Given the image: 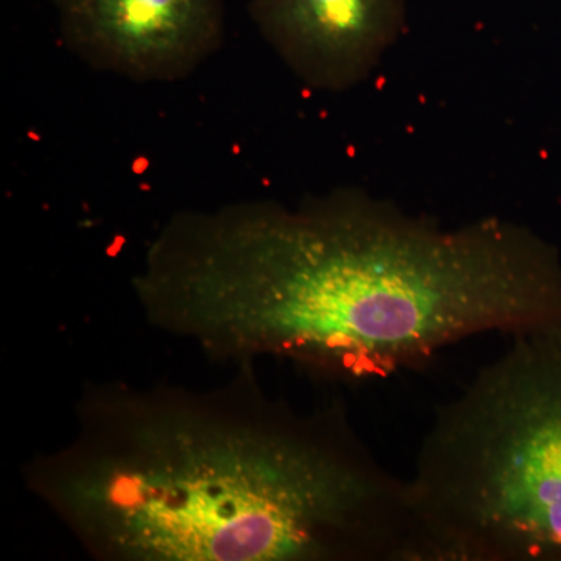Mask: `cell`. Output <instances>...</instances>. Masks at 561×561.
<instances>
[{"label":"cell","instance_id":"3957f363","mask_svg":"<svg viewBox=\"0 0 561 561\" xmlns=\"http://www.w3.org/2000/svg\"><path fill=\"white\" fill-rule=\"evenodd\" d=\"M511 337L421 442L426 561H561V327Z\"/></svg>","mask_w":561,"mask_h":561},{"label":"cell","instance_id":"7a4b0ae2","mask_svg":"<svg viewBox=\"0 0 561 561\" xmlns=\"http://www.w3.org/2000/svg\"><path fill=\"white\" fill-rule=\"evenodd\" d=\"M73 416L22 481L91 559L424 561L409 482L345 405L297 411L251 362L205 390L84 383Z\"/></svg>","mask_w":561,"mask_h":561},{"label":"cell","instance_id":"277c9868","mask_svg":"<svg viewBox=\"0 0 561 561\" xmlns=\"http://www.w3.org/2000/svg\"><path fill=\"white\" fill-rule=\"evenodd\" d=\"M57 7L73 54L131 80L184 79L224 39L221 0H60Z\"/></svg>","mask_w":561,"mask_h":561},{"label":"cell","instance_id":"5b68a950","mask_svg":"<svg viewBox=\"0 0 561 561\" xmlns=\"http://www.w3.org/2000/svg\"><path fill=\"white\" fill-rule=\"evenodd\" d=\"M250 10L286 65L323 91L367 79L405 25L404 0H250Z\"/></svg>","mask_w":561,"mask_h":561},{"label":"cell","instance_id":"8992f818","mask_svg":"<svg viewBox=\"0 0 561 561\" xmlns=\"http://www.w3.org/2000/svg\"><path fill=\"white\" fill-rule=\"evenodd\" d=\"M54 2H55V3H58V2H60V0H54Z\"/></svg>","mask_w":561,"mask_h":561},{"label":"cell","instance_id":"6da1fadb","mask_svg":"<svg viewBox=\"0 0 561 561\" xmlns=\"http://www.w3.org/2000/svg\"><path fill=\"white\" fill-rule=\"evenodd\" d=\"M144 319L221 364L360 383L483 332L561 327V257L513 221L443 228L367 192L165 221L131 280Z\"/></svg>","mask_w":561,"mask_h":561}]
</instances>
